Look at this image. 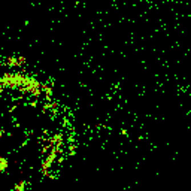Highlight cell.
<instances>
[{
    "label": "cell",
    "mask_w": 191,
    "mask_h": 191,
    "mask_svg": "<svg viewBox=\"0 0 191 191\" xmlns=\"http://www.w3.org/2000/svg\"><path fill=\"white\" fill-rule=\"evenodd\" d=\"M8 158H5V157H0V173H5L6 169H8Z\"/></svg>",
    "instance_id": "6da1fadb"
},
{
    "label": "cell",
    "mask_w": 191,
    "mask_h": 191,
    "mask_svg": "<svg viewBox=\"0 0 191 191\" xmlns=\"http://www.w3.org/2000/svg\"><path fill=\"white\" fill-rule=\"evenodd\" d=\"M24 187H25V182H24V181H21V182H18V184H17V187L14 188V191H23V190H24Z\"/></svg>",
    "instance_id": "7a4b0ae2"
}]
</instances>
